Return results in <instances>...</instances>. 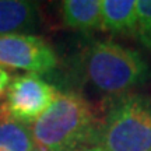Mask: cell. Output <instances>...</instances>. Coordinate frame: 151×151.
I'll list each match as a JSON object with an SVG mask.
<instances>
[{
  "label": "cell",
  "instance_id": "2",
  "mask_svg": "<svg viewBox=\"0 0 151 151\" xmlns=\"http://www.w3.org/2000/svg\"><path fill=\"white\" fill-rule=\"evenodd\" d=\"M86 78L101 92L119 97L150 80L151 69L139 52L113 41H94L83 52Z\"/></svg>",
  "mask_w": 151,
  "mask_h": 151
},
{
  "label": "cell",
  "instance_id": "13",
  "mask_svg": "<svg viewBox=\"0 0 151 151\" xmlns=\"http://www.w3.org/2000/svg\"><path fill=\"white\" fill-rule=\"evenodd\" d=\"M1 116H4V113H3V108H1V104H0V118Z\"/></svg>",
  "mask_w": 151,
  "mask_h": 151
},
{
  "label": "cell",
  "instance_id": "7",
  "mask_svg": "<svg viewBox=\"0 0 151 151\" xmlns=\"http://www.w3.org/2000/svg\"><path fill=\"white\" fill-rule=\"evenodd\" d=\"M39 24V9L34 1L0 0V35L31 34Z\"/></svg>",
  "mask_w": 151,
  "mask_h": 151
},
{
  "label": "cell",
  "instance_id": "9",
  "mask_svg": "<svg viewBox=\"0 0 151 151\" xmlns=\"http://www.w3.org/2000/svg\"><path fill=\"white\" fill-rule=\"evenodd\" d=\"M0 148L6 151H34L37 148L31 126L10 118H0Z\"/></svg>",
  "mask_w": 151,
  "mask_h": 151
},
{
  "label": "cell",
  "instance_id": "10",
  "mask_svg": "<svg viewBox=\"0 0 151 151\" xmlns=\"http://www.w3.org/2000/svg\"><path fill=\"white\" fill-rule=\"evenodd\" d=\"M136 38L151 50V0H137Z\"/></svg>",
  "mask_w": 151,
  "mask_h": 151
},
{
  "label": "cell",
  "instance_id": "12",
  "mask_svg": "<svg viewBox=\"0 0 151 151\" xmlns=\"http://www.w3.org/2000/svg\"><path fill=\"white\" fill-rule=\"evenodd\" d=\"M78 151H104V150L97 146H91V147H84V148H81V150H78Z\"/></svg>",
  "mask_w": 151,
  "mask_h": 151
},
{
  "label": "cell",
  "instance_id": "11",
  "mask_svg": "<svg viewBox=\"0 0 151 151\" xmlns=\"http://www.w3.org/2000/svg\"><path fill=\"white\" fill-rule=\"evenodd\" d=\"M11 80H13V76L10 74V70H7L4 67H0V99L6 97V92L9 90Z\"/></svg>",
  "mask_w": 151,
  "mask_h": 151
},
{
  "label": "cell",
  "instance_id": "15",
  "mask_svg": "<svg viewBox=\"0 0 151 151\" xmlns=\"http://www.w3.org/2000/svg\"><path fill=\"white\" fill-rule=\"evenodd\" d=\"M0 151H6V150H3V148H0Z\"/></svg>",
  "mask_w": 151,
  "mask_h": 151
},
{
  "label": "cell",
  "instance_id": "3",
  "mask_svg": "<svg viewBox=\"0 0 151 151\" xmlns=\"http://www.w3.org/2000/svg\"><path fill=\"white\" fill-rule=\"evenodd\" d=\"M94 146L104 151H151V95L111 97Z\"/></svg>",
  "mask_w": 151,
  "mask_h": 151
},
{
  "label": "cell",
  "instance_id": "6",
  "mask_svg": "<svg viewBox=\"0 0 151 151\" xmlns=\"http://www.w3.org/2000/svg\"><path fill=\"white\" fill-rule=\"evenodd\" d=\"M99 29L112 35L136 37L137 0H101Z\"/></svg>",
  "mask_w": 151,
  "mask_h": 151
},
{
  "label": "cell",
  "instance_id": "14",
  "mask_svg": "<svg viewBox=\"0 0 151 151\" xmlns=\"http://www.w3.org/2000/svg\"><path fill=\"white\" fill-rule=\"evenodd\" d=\"M34 151H41V150H39V148H35V150H34Z\"/></svg>",
  "mask_w": 151,
  "mask_h": 151
},
{
  "label": "cell",
  "instance_id": "8",
  "mask_svg": "<svg viewBox=\"0 0 151 151\" xmlns=\"http://www.w3.org/2000/svg\"><path fill=\"white\" fill-rule=\"evenodd\" d=\"M60 16L66 27L80 32H91L101 25V0H65Z\"/></svg>",
  "mask_w": 151,
  "mask_h": 151
},
{
  "label": "cell",
  "instance_id": "4",
  "mask_svg": "<svg viewBox=\"0 0 151 151\" xmlns=\"http://www.w3.org/2000/svg\"><path fill=\"white\" fill-rule=\"evenodd\" d=\"M58 88L37 74H17L6 92L1 108L6 118L31 126L58 97Z\"/></svg>",
  "mask_w": 151,
  "mask_h": 151
},
{
  "label": "cell",
  "instance_id": "1",
  "mask_svg": "<svg viewBox=\"0 0 151 151\" xmlns=\"http://www.w3.org/2000/svg\"><path fill=\"white\" fill-rule=\"evenodd\" d=\"M99 119L91 104L80 94L59 91L53 104L31 124L41 151H78L95 143Z\"/></svg>",
  "mask_w": 151,
  "mask_h": 151
},
{
  "label": "cell",
  "instance_id": "5",
  "mask_svg": "<svg viewBox=\"0 0 151 151\" xmlns=\"http://www.w3.org/2000/svg\"><path fill=\"white\" fill-rule=\"evenodd\" d=\"M59 58L52 45L32 34L0 35V67L46 74L56 69Z\"/></svg>",
  "mask_w": 151,
  "mask_h": 151
}]
</instances>
